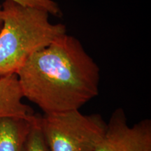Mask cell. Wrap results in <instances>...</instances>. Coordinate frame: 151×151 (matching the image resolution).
<instances>
[{
	"label": "cell",
	"instance_id": "cell-3",
	"mask_svg": "<svg viewBox=\"0 0 151 151\" xmlns=\"http://www.w3.org/2000/svg\"><path fill=\"white\" fill-rule=\"evenodd\" d=\"M37 120L49 151H95L106 129L99 114L79 110L37 115Z\"/></svg>",
	"mask_w": 151,
	"mask_h": 151
},
{
	"label": "cell",
	"instance_id": "cell-8",
	"mask_svg": "<svg viewBox=\"0 0 151 151\" xmlns=\"http://www.w3.org/2000/svg\"><path fill=\"white\" fill-rule=\"evenodd\" d=\"M26 151H49L37 120V115L35 114L32 127L28 139Z\"/></svg>",
	"mask_w": 151,
	"mask_h": 151
},
{
	"label": "cell",
	"instance_id": "cell-2",
	"mask_svg": "<svg viewBox=\"0 0 151 151\" xmlns=\"http://www.w3.org/2000/svg\"><path fill=\"white\" fill-rule=\"evenodd\" d=\"M0 77L16 74L30 55L67 34L61 23H52L46 11L11 0L1 4Z\"/></svg>",
	"mask_w": 151,
	"mask_h": 151
},
{
	"label": "cell",
	"instance_id": "cell-7",
	"mask_svg": "<svg viewBox=\"0 0 151 151\" xmlns=\"http://www.w3.org/2000/svg\"><path fill=\"white\" fill-rule=\"evenodd\" d=\"M25 6L34 7L46 11L50 16L61 17L62 12L59 4L54 0H11Z\"/></svg>",
	"mask_w": 151,
	"mask_h": 151
},
{
	"label": "cell",
	"instance_id": "cell-9",
	"mask_svg": "<svg viewBox=\"0 0 151 151\" xmlns=\"http://www.w3.org/2000/svg\"><path fill=\"white\" fill-rule=\"evenodd\" d=\"M1 24H2V20H1V5H0V29L1 27Z\"/></svg>",
	"mask_w": 151,
	"mask_h": 151
},
{
	"label": "cell",
	"instance_id": "cell-1",
	"mask_svg": "<svg viewBox=\"0 0 151 151\" xmlns=\"http://www.w3.org/2000/svg\"><path fill=\"white\" fill-rule=\"evenodd\" d=\"M16 76L24 98L43 114L80 110L99 94V66L67 34L34 52Z\"/></svg>",
	"mask_w": 151,
	"mask_h": 151
},
{
	"label": "cell",
	"instance_id": "cell-5",
	"mask_svg": "<svg viewBox=\"0 0 151 151\" xmlns=\"http://www.w3.org/2000/svg\"><path fill=\"white\" fill-rule=\"evenodd\" d=\"M35 114L0 118V151H26Z\"/></svg>",
	"mask_w": 151,
	"mask_h": 151
},
{
	"label": "cell",
	"instance_id": "cell-4",
	"mask_svg": "<svg viewBox=\"0 0 151 151\" xmlns=\"http://www.w3.org/2000/svg\"><path fill=\"white\" fill-rule=\"evenodd\" d=\"M95 151H151V120L143 119L129 126L123 109H116Z\"/></svg>",
	"mask_w": 151,
	"mask_h": 151
},
{
	"label": "cell",
	"instance_id": "cell-6",
	"mask_svg": "<svg viewBox=\"0 0 151 151\" xmlns=\"http://www.w3.org/2000/svg\"><path fill=\"white\" fill-rule=\"evenodd\" d=\"M24 99L16 74L0 77V118H29L35 113Z\"/></svg>",
	"mask_w": 151,
	"mask_h": 151
}]
</instances>
